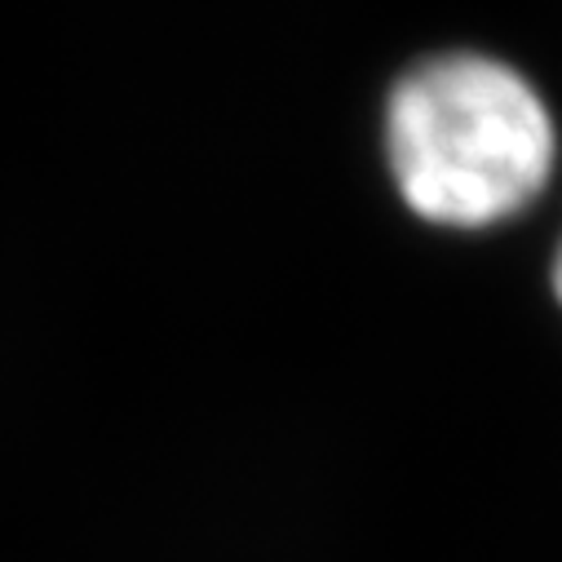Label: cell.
I'll use <instances>...</instances> for the list:
<instances>
[{"instance_id": "obj_1", "label": "cell", "mask_w": 562, "mask_h": 562, "mask_svg": "<svg viewBox=\"0 0 562 562\" xmlns=\"http://www.w3.org/2000/svg\"><path fill=\"white\" fill-rule=\"evenodd\" d=\"M385 151L416 217L474 231L540 195L553 169V120L514 67L452 54L398 80Z\"/></svg>"}, {"instance_id": "obj_2", "label": "cell", "mask_w": 562, "mask_h": 562, "mask_svg": "<svg viewBox=\"0 0 562 562\" xmlns=\"http://www.w3.org/2000/svg\"><path fill=\"white\" fill-rule=\"evenodd\" d=\"M553 293L562 302V248H558V261H553Z\"/></svg>"}]
</instances>
